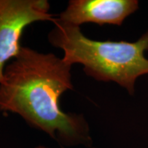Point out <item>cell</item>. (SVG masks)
Returning <instances> with one entry per match:
<instances>
[{
    "label": "cell",
    "instance_id": "cell-1",
    "mask_svg": "<svg viewBox=\"0 0 148 148\" xmlns=\"http://www.w3.org/2000/svg\"><path fill=\"white\" fill-rule=\"evenodd\" d=\"M71 66L53 53L21 46L5 67L0 82V110L18 114L61 145L91 147L84 116L64 112L60 106L61 95L73 88Z\"/></svg>",
    "mask_w": 148,
    "mask_h": 148
},
{
    "label": "cell",
    "instance_id": "cell-2",
    "mask_svg": "<svg viewBox=\"0 0 148 148\" xmlns=\"http://www.w3.org/2000/svg\"><path fill=\"white\" fill-rule=\"evenodd\" d=\"M48 34L53 47L62 49L70 65L80 64L88 76L99 82H114L134 95L138 78L148 75V29L134 41L90 39L80 27L56 18Z\"/></svg>",
    "mask_w": 148,
    "mask_h": 148
},
{
    "label": "cell",
    "instance_id": "cell-3",
    "mask_svg": "<svg viewBox=\"0 0 148 148\" xmlns=\"http://www.w3.org/2000/svg\"><path fill=\"white\" fill-rule=\"evenodd\" d=\"M49 10L47 0H0V82L5 63L19 52L24 29L36 21H55Z\"/></svg>",
    "mask_w": 148,
    "mask_h": 148
},
{
    "label": "cell",
    "instance_id": "cell-4",
    "mask_svg": "<svg viewBox=\"0 0 148 148\" xmlns=\"http://www.w3.org/2000/svg\"><path fill=\"white\" fill-rule=\"evenodd\" d=\"M139 6L138 0H71L57 18L79 27L86 23L121 26Z\"/></svg>",
    "mask_w": 148,
    "mask_h": 148
},
{
    "label": "cell",
    "instance_id": "cell-5",
    "mask_svg": "<svg viewBox=\"0 0 148 148\" xmlns=\"http://www.w3.org/2000/svg\"><path fill=\"white\" fill-rule=\"evenodd\" d=\"M34 148H49V147H46V146H44V145H38V146H36V147H35Z\"/></svg>",
    "mask_w": 148,
    "mask_h": 148
}]
</instances>
